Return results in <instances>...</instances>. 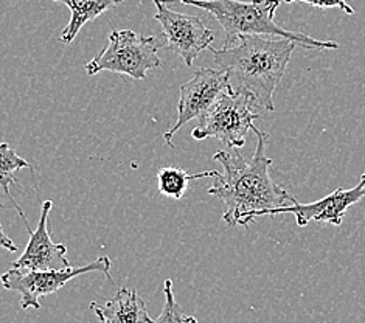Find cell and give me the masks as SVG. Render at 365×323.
<instances>
[{
    "label": "cell",
    "instance_id": "obj_1",
    "mask_svg": "<svg viewBox=\"0 0 365 323\" xmlns=\"http://www.w3.org/2000/svg\"><path fill=\"white\" fill-rule=\"evenodd\" d=\"M250 130L257 134V150L249 162L240 150H235V154L218 151L213 155V160L222 165L224 173L216 174L208 195L224 204L222 221L229 227H247L257 216L269 215L275 208L292 205L297 200L271 178L272 159L264 153L267 134L255 125Z\"/></svg>",
    "mask_w": 365,
    "mask_h": 323
},
{
    "label": "cell",
    "instance_id": "obj_2",
    "mask_svg": "<svg viewBox=\"0 0 365 323\" xmlns=\"http://www.w3.org/2000/svg\"><path fill=\"white\" fill-rule=\"evenodd\" d=\"M291 39H269L259 34L240 36L238 46L212 48L215 63L229 73L235 91L249 93L255 106L275 111L274 92L280 84L295 50Z\"/></svg>",
    "mask_w": 365,
    "mask_h": 323
},
{
    "label": "cell",
    "instance_id": "obj_3",
    "mask_svg": "<svg viewBox=\"0 0 365 323\" xmlns=\"http://www.w3.org/2000/svg\"><path fill=\"white\" fill-rule=\"evenodd\" d=\"M210 13L224 30V47H232L240 36L259 34L291 39L309 50H337L334 41H317L308 34L291 31L275 22V13L283 0H178Z\"/></svg>",
    "mask_w": 365,
    "mask_h": 323
},
{
    "label": "cell",
    "instance_id": "obj_4",
    "mask_svg": "<svg viewBox=\"0 0 365 323\" xmlns=\"http://www.w3.org/2000/svg\"><path fill=\"white\" fill-rule=\"evenodd\" d=\"M165 47L167 39L163 34L145 36L133 30H112L108 47L86 64V73L93 76L100 72H112L145 80L148 72L162 66L158 53Z\"/></svg>",
    "mask_w": 365,
    "mask_h": 323
},
{
    "label": "cell",
    "instance_id": "obj_5",
    "mask_svg": "<svg viewBox=\"0 0 365 323\" xmlns=\"http://www.w3.org/2000/svg\"><path fill=\"white\" fill-rule=\"evenodd\" d=\"M254 106L255 101L249 93L232 87L222 92L213 106L197 120L191 137L195 140L218 138L229 150H241L246 145V135L254 121L259 118Z\"/></svg>",
    "mask_w": 365,
    "mask_h": 323
},
{
    "label": "cell",
    "instance_id": "obj_6",
    "mask_svg": "<svg viewBox=\"0 0 365 323\" xmlns=\"http://www.w3.org/2000/svg\"><path fill=\"white\" fill-rule=\"evenodd\" d=\"M112 261L109 257H100L91 265L81 267H66L51 270H30L22 267H11L0 277V283L8 291H16L21 294V308L27 311L30 308L41 309L39 299L59 291L66 283L75 277L89 272H101L108 280L114 283L110 275Z\"/></svg>",
    "mask_w": 365,
    "mask_h": 323
},
{
    "label": "cell",
    "instance_id": "obj_7",
    "mask_svg": "<svg viewBox=\"0 0 365 323\" xmlns=\"http://www.w3.org/2000/svg\"><path fill=\"white\" fill-rule=\"evenodd\" d=\"M158 13L154 19L162 25L167 50L179 55L187 67L195 64V59L204 50L212 47L215 31L207 29L199 16L178 13L167 6L165 0H154Z\"/></svg>",
    "mask_w": 365,
    "mask_h": 323
},
{
    "label": "cell",
    "instance_id": "obj_8",
    "mask_svg": "<svg viewBox=\"0 0 365 323\" xmlns=\"http://www.w3.org/2000/svg\"><path fill=\"white\" fill-rule=\"evenodd\" d=\"M232 89L229 73L221 68H199L190 81L180 86V97L178 103V120L173 128L165 133L163 138L168 146L175 148L173 137L185 126L190 120L201 118L213 106L220 95Z\"/></svg>",
    "mask_w": 365,
    "mask_h": 323
},
{
    "label": "cell",
    "instance_id": "obj_9",
    "mask_svg": "<svg viewBox=\"0 0 365 323\" xmlns=\"http://www.w3.org/2000/svg\"><path fill=\"white\" fill-rule=\"evenodd\" d=\"M365 198V173L359 183L353 188L344 190L337 188L331 195L322 198L316 202L302 204L299 200H295L292 205L280 207L275 210L269 212V215H282L289 213L295 216V221L300 227H307L311 221L331 224V225H341L344 221V216L346 210L354 204H358L359 200Z\"/></svg>",
    "mask_w": 365,
    "mask_h": 323
},
{
    "label": "cell",
    "instance_id": "obj_10",
    "mask_svg": "<svg viewBox=\"0 0 365 323\" xmlns=\"http://www.w3.org/2000/svg\"><path fill=\"white\" fill-rule=\"evenodd\" d=\"M51 208H53V202L50 199L42 202L41 217L36 230H29L30 241L22 255L13 263V267L30 270L71 267V261L67 260V247L64 244H55L51 241V235L48 230V215Z\"/></svg>",
    "mask_w": 365,
    "mask_h": 323
},
{
    "label": "cell",
    "instance_id": "obj_11",
    "mask_svg": "<svg viewBox=\"0 0 365 323\" xmlns=\"http://www.w3.org/2000/svg\"><path fill=\"white\" fill-rule=\"evenodd\" d=\"M91 309L101 323H154L146 302L135 289L118 287L117 294L104 304L91 303Z\"/></svg>",
    "mask_w": 365,
    "mask_h": 323
},
{
    "label": "cell",
    "instance_id": "obj_12",
    "mask_svg": "<svg viewBox=\"0 0 365 323\" xmlns=\"http://www.w3.org/2000/svg\"><path fill=\"white\" fill-rule=\"evenodd\" d=\"M53 2L66 5L72 13L71 21L59 38L61 42L71 43L86 24L97 19L98 16L121 4L123 0H53Z\"/></svg>",
    "mask_w": 365,
    "mask_h": 323
},
{
    "label": "cell",
    "instance_id": "obj_13",
    "mask_svg": "<svg viewBox=\"0 0 365 323\" xmlns=\"http://www.w3.org/2000/svg\"><path fill=\"white\" fill-rule=\"evenodd\" d=\"M216 174H218V171H204L197 174H188L187 171L176 167L160 168L158 173L159 193L179 200L184 198L190 180H196L202 178H215Z\"/></svg>",
    "mask_w": 365,
    "mask_h": 323
},
{
    "label": "cell",
    "instance_id": "obj_14",
    "mask_svg": "<svg viewBox=\"0 0 365 323\" xmlns=\"http://www.w3.org/2000/svg\"><path fill=\"white\" fill-rule=\"evenodd\" d=\"M21 168H31V165L22 159L21 155H17L10 145L0 143V187L5 191V195L11 199V202L13 198L10 187L19 185V182L16 179V171H19Z\"/></svg>",
    "mask_w": 365,
    "mask_h": 323
},
{
    "label": "cell",
    "instance_id": "obj_15",
    "mask_svg": "<svg viewBox=\"0 0 365 323\" xmlns=\"http://www.w3.org/2000/svg\"><path fill=\"white\" fill-rule=\"evenodd\" d=\"M165 304L160 316L154 320V323H199L193 316H188L184 308L176 302L175 292H173V282L165 280L163 284Z\"/></svg>",
    "mask_w": 365,
    "mask_h": 323
},
{
    "label": "cell",
    "instance_id": "obj_16",
    "mask_svg": "<svg viewBox=\"0 0 365 323\" xmlns=\"http://www.w3.org/2000/svg\"><path fill=\"white\" fill-rule=\"evenodd\" d=\"M286 4H308L311 6L328 10V8H339L345 14H354V8L346 4V0H283Z\"/></svg>",
    "mask_w": 365,
    "mask_h": 323
},
{
    "label": "cell",
    "instance_id": "obj_17",
    "mask_svg": "<svg viewBox=\"0 0 365 323\" xmlns=\"http://www.w3.org/2000/svg\"><path fill=\"white\" fill-rule=\"evenodd\" d=\"M0 247H4L8 252H11V253L17 252V244L13 242V240L5 233L4 227H2V222H0Z\"/></svg>",
    "mask_w": 365,
    "mask_h": 323
}]
</instances>
